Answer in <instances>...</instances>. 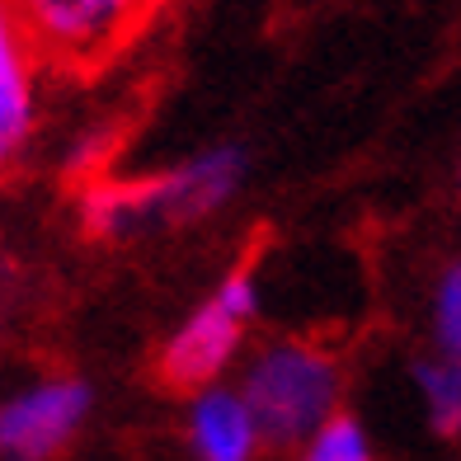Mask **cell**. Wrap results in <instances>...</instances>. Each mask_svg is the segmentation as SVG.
I'll return each instance as SVG.
<instances>
[{"label": "cell", "instance_id": "cell-1", "mask_svg": "<svg viewBox=\"0 0 461 461\" xmlns=\"http://www.w3.org/2000/svg\"><path fill=\"white\" fill-rule=\"evenodd\" d=\"M240 401L255 419V433L264 447H297L311 443L316 429L334 414L339 401V363L321 344L283 339L268 344L245 367Z\"/></svg>", "mask_w": 461, "mask_h": 461}, {"label": "cell", "instance_id": "cell-2", "mask_svg": "<svg viewBox=\"0 0 461 461\" xmlns=\"http://www.w3.org/2000/svg\"><path fill=\"white\" fill-rule=\"evenodd\" d=\"M33 57L57 71H95L146 24L160 0H10Z\"/></svg>", "mask_w": 461, "mask_h": 461}, {"label": "cell", "instance_id": "cell-3", "mask_svg": "<svg viewBox=\"0 0 461 461\" xmlns=\"http://www.w3.org/2000/svg\"><path fill=\"white\" fill-rule=\"evenodd\" d=\"M255 316V274L236 268L217 297L198 306L188 325L175 334L160 353V382L170 391H198L230 363V353L240 348V330Z\"/></svg>", "mask_w": 461, "mask_h": 461}, {"label": "cell", "instance_id": "cell-4", "mask_svg": "<svg viewBox=\"0 0 461 461\" xmlns=\"http://www.w3.org/2000/svg\"><path fill=\"white\" fill-rule=\"evenodd\" d=\"M90 414V386L76 376L38 382L0 405V461H57Z\"/></svg>", "mask_w": 461, "mask_h": 461}, {"label": "cell", "instance_id": "cell-5", "mask_svg": "<svg viewBox=\"0 0 461 461\" xmlns=\"http://www.w3.org/2000/svg\"><path fill=\"white\" fill-rule=\"evenodd\" d=\"M245 160H249L245 146H212V151L184 160L170 175L128 184L132 207H137V226H146V221H198L207 212H217L240 188V179L249 170Z\"/></svg>", "mask_w": 461, "mask_h": 461}, {"label": "cell", "instance_id": "cell-6", "mask_svg": "<svg viewBox=\"0 0 461 461\" xmlns=\"http://www.w3.org/2000/svg\"><path fill=\"white\" fill-rule=\"evenodd\" d=\"M38 67L24 29L14 19V5L0 0V170L24 151L38 113Z\"/></svg>", "mask_w": 461, "mask_h": 461}, {"label": "cell", "instance_id": "cell-7", "mask_svg": "<svg viewBox=\"0 0 461 461\" xmlns=\"http://www.w3.org/2000/svg\"><path fill=\"white\" fill-rule=\"evenodd\" d=\"M188 443L198 461H249L259 447L255 419L230 391H203L188 410Z\"/></svg>", "mask_w": 461, "mask_h": 461}, {"label": "cell", "instance_id": "cell-8", "mask_svg": "<svg viewBox=\"0 0 461 461\" xmlns=\"http://www.w3.org/2000/svg\"><path fill=\"white\" fill-rule=\"evenodd\" d=\"M414 382L429 401V419L443 438H461V367L452 363H414Z\"/></svg>", "mask_w": 461, "mask_h": 461}, {"label": "cell", "instance_id": "cell-9", "mask_svg": "<svg viewBox=\"0 0 461 461\" xmlns=\"http://www.w3.org/2000/svg\"><path fill=\"white\" fill-rule=\"evenodd\" d=\"M302 461H372V447H367V433L353 414H330L316 429V438L306 443Z\"/></svg>", "mask_w": 461, "mask_h": 461}, {"label": "cell", "instance_id": "cell-10", "mask_svg": "<svg viewBox=\"0 0 461 461\" xmlns=\"http://www.w3.org/2000/svg\"><path fill=\"white\" fill-rule=\"evenodd\" d=\"M438 348L443 363L461 367V264H452L438 283Z\"/></svg>", "mask_w": 461, "mask_h": 461}, {"label": "cell", "instance_id": "cell-11", "mask_svg": "<svg viewBox=\"0 0 461 461\" xmlns=\"http://www.w3.org/2000/svg\"><path fill=\"white\" fill-rule=\"evenodd\" d=\"M5 274H10V264H5V249H0V287H5Z\"/></svg>", "mask_w": 461, "mask_h": 461}]
</instances>
